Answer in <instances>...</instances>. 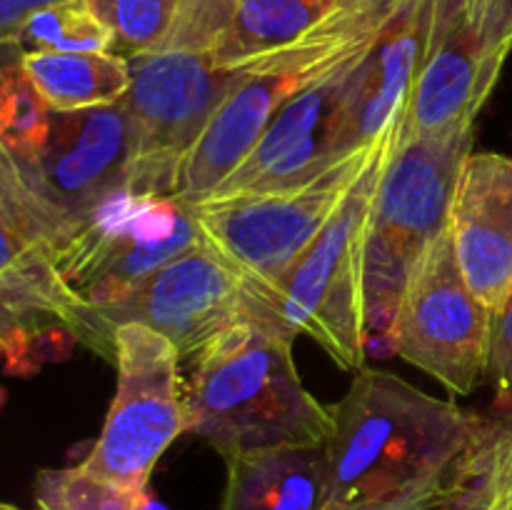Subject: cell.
I'll return each mask as SVG.
<instances>
[{
	"instance_id": "1",
	"label": "cell",
	"mask_w": 512,
	"mask_h": 510,
	"mask_svg": "<svg viewBox=\"0 0 512 510\" xmlns=\"http://www.w3.org/2000/svg\"><path fill=\"white\" fill-rule=\"evenodd\" d=\"M333 408L325 508L385 500L428 480L453 475L488 433L453 400L408 380L360 368Z\"/></svg>"
},
{
	"instance_id": "2",
	"label": "cell",
	"mask_w": 512,
	"mask_h": 510,
	"mask_svg": "<svg viewBox=\"0 0 512 510\" xmlns=\"http://www.w3.org/2000/svg\"><path fill=\"white\" fill-rule=\"evenodd\" d=\"M293 330L258 315L193 360L185 385L188 433L225 460L275 448H323L333 435V408L298 373Z\"/></svg>"
},
{
	"instance_id": "3",
	"label": "cell",
	"mask_w": 512,
	"mask_h": 510,
	"mask_svg": "<svg viewBox=\"0 0 512 510\" xmlns=\"http://www.w3.org/2000/svg\"><path fill=\"white\" fill-rule=\"evenodd\" d=\"M233 0H183L173 30L150 53L128 60L123 98L135 133V195L173 198L183 160L235 85L240 65H223L218 48Z\"/></svg>"
},
{
	"instance_id": "4",
	"label": "cell",
	"mask_w": 512,
	"mask_h": 510,
	"mask_svg": "<svg viewBox=\"0 0 512 510\" xmlns=\"http://www.w3.org/2000/svg\"><path fill=\"white\" fill-rule=\"evenodd\" d=\"M395 5L398 0H345L295 43L240 63L243 80L180 165L173 198L188 205L210 198L253 153L290 100L373 45Z\"/></svg>"
},
{
	"instance_id": "5",
	"label": "cell",
	"mask_w": 512,
	"mask_h": 510,
	"mask_svg": "<svg viewBox=\"0 0 512 510\" xmlns=\"http://www.w3.org/2000/svg\"><path fill=\"white\" fill-rule=\"evenodd\" d=\"M473 128L400 138L375 193L365 243V320L368 345L388 350L408 280L430 245L448 230L455 188L473 153Z\"/></svg>"
},
{
	"instance_id": "6",
	"label": "cell",
	"mask_w": 512,
	"mask_h": 510,
	"mask_svg": "<svg viewBox=\"0 0 512 510\" xmlns=\"http://www.w3.org/2000/svg\"><path fill=\"white\" fill-rule=\"evenodd\" d=\"M393 130L335 218L308 253L265 293L263 305L278 323L318 343L343 370L365 368V243L380 178L403 138Z\"/></svg>"
},
{
	"instance_id": "7",
	"label": "cell",
	"mask_w": 512,
	"mask_h": 510,
	"mask_svg": "<svg viewBox=\"0 0 512 510\" xmlns=\"http://www.w3.org/2000/svg\"><path fill=\"white\" fill-rule=\"evenodd\" d=\"M258 315L275 318L243 275L203 238L123 298L78 305L65 323V333L113 360L115 330L138 323L165 335L178 348L180 360L193 363L215 340Z\"/></svg>"
},
{
	"instance_id": "8",
	"label": "cell",
	"mask_w": 512,
	"mask_h": 510,
	"mask_svg": "<svg viewBox=\"0 0 512 510\" xmlns=\"http://www.w3.org/2000/svg\"><path fill=\"white\" fill-rule=\"evenodd\" d=\"M393 130L293 188L205 198L188 208L205 240L243 275L263 303L265 293L308 253L335 218Z\"/></svg>"
},
{
	"instance_id": "9",
	"label": "cell",
	"mask_w": 512,
	"mask_h": 510,
	"mask_svg": "<svg viewBox=\"0 0 512 510\" xmlns=\"http://www.w3.org/2000/svg\"><path fill=\"white\" fill-rule=\"evenodd\" d=\"M13 165L53 235L58 255L100 215L138 198L135 133L123 103L53 113L48 143L38 158L30 163L13 160Z\"/></svg>"
},
{
	"instance_id": "10",
	"label": "cell",
	"mask_w": 512,
	"mask_h": 510,
	"mask_svg": "<svg viewBox=\"0 0 512 510\" xmlns=\"http://www.w3.org/2000/svg\"><path fill=\"white\" fill-rule=\"evenodd\" d=\"M113 363V405L80 465L120 488L148 493L158 460L178 435L188 433L180 353L165 335L128 323L113 335Z\"/></svg>"
},
{
	"instance_id": "11",
	"label": "cell",
	"mask_w": 512,
	"mask_h": 510,
	"mask_svg": "<svg viewBox=\"0 0 512 510\" xmlns=\"http://www.w3.org/2000/svg\"><path fill=\"white\" fill-rule=\"evenodd\" d=\"M493 338L495 315L470 290L448 225L410 275L388 353L468 395L488 375Z\"/></svg>"
},
{
	"instance_id": "12",
	"label": "cell",
	"mask_w": 512,
	"mask_h": 510,
	"mask_svg": "<svg viewBox=\"0 0 512 510\" xmlns=\"http://www.w3.org/2000/svg\"><path fill=\"white\" fill-rule=\"evenodd\" d=\"M512 50V0H435L403 138L475 125Z\"/></svg>"
},
{
	"instance_id": "13",
	"label": "cell",
	"mask_w": 512,
	"mask_h": 510,
	"mask_svg": "<svg viewBox=\"0 0 512 510\" xmlns=\"http://www.w3.org/2000/svg\"><path fill=\"white\" fill-rule=\"evenodd\" d=\"M0 340L8 373H28L33 343L48 323H65L83 305L58 260L53 235L40 220L13 160L0 150Z\"/></svg>"
},
{
	"instance_id": "14",
	"label": "cell",
	"mask_w": 512,
	"mask_h": 510,
	"mask_svg": "<svg viewBox=\"0 0 512 510\" xmlns=\"http://www.w3.org/2000/svg\"><path fill=\"white\" fill-rule=\"evenodd\" d=\"M203 238L183 200L130 198L100 215L58 260L85 303H110Z\"/></svg>"
},
{
	"instance_id": "15",
	"label": "cell",
	"mask_w": 512,
	"mask_h": 510,
	"mask_svg": "<svg viewBox=\"0 0 512 510\" xmlns=\"http://www.w3.org/2000/svg\"><path fill=\"white\" fill-rule=\"evenodd\" d=\"M450 235L470 290L498 320L512 295L510 155H468L450 210Z\"/></svg>"
},
{
	"instance_id": "16",
	"label": "cell",
	"mask_w": 512,
	"mask_h": 510,
	"mask_svg": "<svg viewBox=\"0 0 512 510\" xmlns=\"http://www.w3.org/2000/svg\"><path fill=\"white\" fill-rule=\"evenodd\" d=\"M435 0H398L368 55L355 70V90L343 115V155L373 145L405 123L423 68Z\"/></svg>"
},
{
	"instance_id": "17",
	"label": "cell",
	"mask_w": 512,
	"mask_h": 510,
	"mask_svg": "<svg viewBox=\"0 0 512 510\" xmlns=\"http://www.w3.org/2000/svg\"><path fill=\"white\" fill-rule=\"evenodd\" d=\"M228 463L223 510H325L328 453L323 448H275Z\"/></svg>"
},
{
	"instance_id": "18",
	"label": "cell",
	"mask_w": 512,
	"mask_h": 510,
	"mask_svg": "<svg viewBox=\"0 0 512 510\" xmlns=\"http://www.w3.org/2000/svg\"><path fill=\"white\" fill-rule=\"evenodd\" d=\"M20 65L53 113L123 103L133 83L130 63L115 53H23Z\"/></svg>"
},
{
	"instance_id": "19",
	"label": "cell",
	"mask_w": 512,
	"mask_h": 510,
	"mask_svg": "<svg viewBox=\"0 0 512 510\" xmlns=\"http://www.w3.org/2000/svg\"><path fill=\"white\" fill-rule=\"evenodd\" d=\"M345 0H233L218 48L223 65H240L295 43L335 13Z\"/></svg>"
},
{
	"instance_id": "20",
	"label": "cell",
	"mask_w": 512,
	"mask_h": 510,
	"mask_svg": "<svg viewBox=\"0 0 512 510\" xmlns=\"http://www.w3.org/2000/svg\"><path fill=\"white\" fill-rule=\"evenodd\" d=\"M113 30L90 0L53 5L23 23L3 48L15 53H113Z\"/></svg>"
},
{
	"instance_id": "21",
	"label": "cell",
	"mask_w": 512,
	"mask_h": 510,
	"mask_svg": "<svg viewBox=\"0 0 512 510\" xmlns=\"http://www.w3.org/2000/svg\"><path fill=\"white\" fill-rule=\"evenodd\" d=\"M5 50L0 85V150L18 163H30L45 148L53 110L20 65V53Z\"/></svg>"
},
{
	"instance_id": "22",
	"label": "cell",
	"mask_w": 512,
	"mask_h": 510,
	"mask_svg": "<svg viewBox=\"0 0 512 510\" xmlns=\"http://www.w3.org/2000/svg\"><path fill=\"white\" fill-rule=\"evenodd\" d=\"M145 495L120 488L80 463L73 468H45L35 478L40 510H138Z\"/></svg>"
},
{
	"instance_id": "23",
	"label": "cell",
	"mask_w": 512,
	"mask_h": 510,
	"mask_svg": "<svg viewBox=\"0 0 512 510\" xmlns=\"http://www.w3.org/2000/svg\"><path fill=\"white\" fill-rule=\"evenodd\" d=\"M113 30V53L125 60L150 53L173 30L183 0H90Z\"/></svg>"
},
{
	"instance_id": "24",
	"label": "cell",
	"mask_w": 512,
	"mask_h": 510,
	"mask_svg": "<svg viewBox=\"0 0 512 510\" xmlns=\"http://www.w3.org/2000/svg\"><path fill=\"white\" fill-rule=\"evenodd\" d=\"M488 375L495 388V405L503 413L512 415V295L495 320L493 358H490Z\"/></svg>"
},
{
	"instance_id": "25",
	"label": "cell",
	"mask_w": 512,
	"mask_h": 510,
	"mask_svg": "<svg viewBox=\"0 0 512 510\" xmlns=\"http://www.w3.org/2000/svg\"><path fill=\"white\" fill-rule=\"evenodd\" d=\"M453 475H445V478L428 480L423 485H415V488L405 490V493L393 495V498L385 500H365V503H350V505H338V508H325V510H430L435 505L448 503L450 493H453Z\"/></svg>"
},
{
	"instance_id": "26",
	"label": "cell",
	"mask_w": 512,
	"mask_h": 510,
	"mask_svg": "<svg viewBox=\"0 0 512 510\" xmlns=\"http://www.w3.org/2000/svg\"><path fill=\"white\" fill-rule=\"evenodd\" d=\"M60 3H68V0H0V43L13 40L25 20L33 18L35 13Z\"/></svg>"
},
{
	"instance_id": "27",
	"label": "cell",
	"mask_w": 512,
	"mask_h": 510,
	"mask_svg": "<svg viewBox=\"0 0 512 510\" xmlns=\"http://www.w3.org/2000/svg\"><path fill=\"white\" fill-rule=\"evenodd\" d=\"M138 510H165V508L160 503H155V500L150 498V495H145V500L138 505Z\"/></svg>"
},
{
	"instance_id": "28",
	"label": "cell",
	"mask_w": 512,
	"mask_h": 510,
	"mask_svg": "<svg viewBox=\"0 0 512 510\" xmlns=\"http://www.w3.org/2000/svg\"><path fill=\"white\" fill-rule=\"evenodd\" d=\"M0 510H20V508H15V505H10V503H5V505H0Z\"/></svg>"
}]
</instances>
